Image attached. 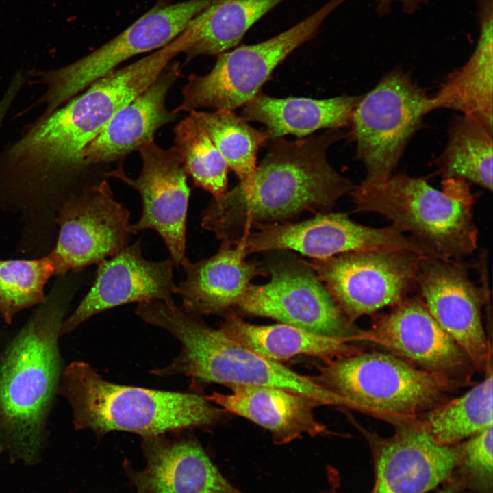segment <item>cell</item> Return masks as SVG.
Returning <instances> with one entry per match:
<instances>
[{"mask_svg": "<svg viewBox=\"0 0 493 493\" xmlns=\"http://www.w3.org/2000/svg\"><path fill=\"white\" fill-rule=\"evenodd\" d=\"M283 0H214L177 37L186 62L236 47L248 30Z\"/></svg>", "mask_w": 493, "mask_h": 493, "instance_id": "cell-27", "label": "cell"}, {"mask_svg": "<svg viewBox=\"0 0 493 493\" xmlns=\"http://www.w3.org/2000/svg\"><path fill=\"white\" fill-rule=\"evenodd\" d=\"M422 257L408 251L377 250L308 262L343 313L355 323L408 297L416 288Z\"/></svg>", "mask_w": 493, "mask_h": 493, "instance_id": "cell-11", "label": "cell"}, {"mask_svg": "<svg viewBox=\"0 0 493 493\" xmlns=\"http://www.w3.org/2000/svg\"><path fill=\"white\" fill-rule=\"evenodd\" d=\"M244 247L222 244L213 256L183 266L186 278L177 286L183 307L201 316L220 314L234 307L256 276H266L264 266L246 262Z\"/></svg>", "mask_w": 493, "mask_h": 493, "instance_id": "cell-23", "label": "cell"}, {"mask_svg": "<svg viewBox=\"0 0 493 493\" xmlns=\"http://www.w3.org/2000/svg\"><path fill=\"white\" fill-rule=\"evenodd\" d=\"M428 0H375L376 10L380 14L388 13L394 3H400L402 10L406 14H412Z\"/></svg>", "mask_w": 493, "mask_h": 493, "instance_id": "cell-34", "label": "cell"}, {"mask_svg": "<svg viewBox=\"0 0 493 493\" xmlns=\"http://www.w3.org/2000/svg\"><path fill=\"white\" fill-rule=\"evenodd\" d=\"M151 321L181 345L179 353L169 364L151 371L155 375H186L191 378L190 388L194 390H201L204 383L277 388L310 397L323 405L349 408L346 401L325 389L314 377L240 345L183 306L160 304Z\"/></svg>", "mask_w": 493, "mask_h": 493, "instance_id": "cell-4", "label": "cell"}, {"mask_svg": "<svg viewBox=\"0 0 493 493\" xmlns=\"http://www.w3.org/2000/svg\"><path fill=\"white\" fill-rule=\"evenodd\" d=\"M347 0H331L285 31L265 41L241 45L217 55L206 75L191 74L181 88L177 114L201 108L233 110L260 92L275 68L293 51L312 39L324 20Z\"/></svg>", "mask_w": 493, "mask_h": 493, "instance_id": "cell-8", "label": "cell"}, {"mask_svg": "<svg viewBox=\"0 0 493 493\" xmlns=\"http://www.w3.org/2000/svg\"><path fill=\"white\" fill-rule=\"evenodd\" d=\"M137 151L142 165L136 179L128 177L122 166L105 176L121 180L140 194L142 212L138 221L131 225L132 234L155 230L166 244L174 265L183 266L188 260L186 232L190 188L182 160L174 146L163 149L153 140Z\"/></svg>", "mask_w": 493, "mask_h": 493, "instance_id": "cell-16", "label": "cell"}, {"mask_svg": "<svg viewBox=\"0 0 493 493\" xmlns=\"http://www.w3.org/2000/svg\"><path fill=\"white\" fill-rule=\"evenodd\" d=\"M431 112V96L409 72L396 67L362 98L349 123L355 159L366 170V183L389 179L412 137Z\"/></svg>", "mask_w": 493, "mask_h": 493, "instance_id": "cell-7", "label": "cell"}, {"mask_svg": "<svg viewBox=\"0 0 493 493\" xmlns=\"http://www.w3.org/2000/svg\"><path fill=\"white\" fill-rule=\"evenodd\" d=\"M189 114L203 127L240 181L253 174L257 152L268 142L265 131L254 129L233 110H192Z\"/></svg>", "mask_w": 493, "mask_h": 493, "instance_id": "cell-30", "label": "cell"}, {"mask_svg": "<svg viewBox=\"0 0 493 493\" xmlns=\"http://www.w3.org/2000/svg\"><path fill=\"white\" fill-rule=\"evenodd\" d=\"M477 18L479 34L474 51L431 96V111L453 110L493 129V15L485 12Z\"/></svg>", "mask_w": 493, "mask_h": 493, "instance_id": "cell-25", "label": "cell"}, {"mask_svg": "<svg viewBox=\"0 0 493 493\" xmlns=\"http://www.w3.org/2000/svg\"><path fill=\"white\" fill-rule=\"evenodd\" d=\"M438 493H453V490L451 489H447V490H442Z\"/></svg>", "mask_w": 493, "mask_h": 493, "instance_id": "cell-35", "label": "cell"}, {"mask_svg": "<svg viewBox=\"0 0 493 493\" xmlns=\"http://www.w3.org/2000/svg\"><path fill=\"white\" fill-rule=\"evenodd\" d=\"M214 0L158 3L121 34L91 53L64 67L39 73L46 85L41 118L49 115L93 82L130 58L159 49L177 37Z\"/></svg>", "mask_w": 493, "mask_h": 493, "instance_id": "cell-10", "label": "cell"}, {"mask_svg": "<svg viewBox=\"0 0 493 493\" xmlns=\"http://www.w3.org/2000/svg\"><path fill=\"white\" fill-rule=\"evenodd\" d=\"M429 179L403 171L382 182L362 181L349 194L357 211L382 215L438 257L460 260L478 242L470 184L443 179L438 190Z\"/></svg>", "mask_w": 493, "mask_h": 493, "instance_id": "cell-5", "label": "cell"}, {"mask_svg": "<svg viewBox=\"0 0 493 493\" xmlns=\"http://www.w3.org/2000/svg\"><path fill=\"white\" fill-rule=\"evenodd\" d=\"M484 379L463 395L412 420L438 444L453 446L492 426V363Z\"/></svg>", "mask_w": 493, "mask_h": 493, "instance_id": "cell-29", "label": "cell"}, {"mask_svg": "<svg viewBox=\"0 0 493 493\" xmlns=\"http://www.w3.org/2000/svg\"><path fill=\"white\" fill-rule=\"evenodd\" d=\"M173 133L174 147L195 186L211 193L213 198L225 194L229 167L200 123L189 114Z\"/></svg>", "mask_w": 493, "mask_h": 493, "instance_id": "cell-31", "label": "cell"}, {"mask_svg": "<svg viewBox=\"0 0 493 493\" xmlns=\"http://www.w3.org/2000/svg\"><path fill=\"white\" fill-rule=\"evenodd\" d=\"M97 264L96 277L88 293L61 326L68 334L92 316L118 305L160 301L175 305L172 260L149 261L142 253L141 242L127 246Z\"/></svg>", "mask_w": 493, "mask_h": 493, "instance_id": "cell-19", "label": "cell"}, {"mask_svg": "<svg viewBox=\"0 0 493 493\" xmlns=\"http://www.w3.org/2000/svg\"><path fill=\"white\" fill-rule=\"evenodd\" d=\"M56 275L51 253L36 260H0V315L10 324L21 310L45 301V286Z\"/></svg>", "mask_w": 493, "mask_h": 493, "instance_id": "cell-32", "label": "cell"}, {"mask_svg": "<svg viewBox=\"0 0 493 493\" xmlns=\"http://www.w3.org/2000/svg\"><path fill=\"white\" fill-rule=\"evenodd\" d=\"M190 431L142 438L144 467L136 470L127 461L123 464L137 493H242L221 475Z\"/></svg>", "mask_w": 493, "mask_h": 493, "instance_id": "cell-20", "label": "cell"}, {"mask_svg": "<svg viewBox=\"0 0 493 493\" xmlns=\"http://www.w3.org/2000/svg\"><path fill=\"white\" fill-rule=\"evenodd\" d=\"M268 252L263 266L270 280L250 283L234 307L247 315L356 342L361 329L343 313L309 262L286 250Z\"/></svg>", "mask_w": 493, "mask_h": 493, "instance_id": "cell-9", "label": "cell"}, {"mask_svg": "<svg viewBox=\"0 0 493 493\" xmlns=\"http://www.w3.org/2000/svg\"><path fill=\"white\" fill-rule=\"evenodd\" d=\"M357 341L389 350L414 366L444 377L459 385L470 383L476 370L466 354L438 325L419 298L407 297L368 329L360 330Z\"/></svg>", "mask_w": 493, "mask_h": 493, "instance_id": "cell-17", "label": "cell"}, {"mask_svg": "<svg viewBox=\"0 0 493 493\" xmlns=\"http://www.w3.org/2000/svg\"><path fill=\"white\" fill-rule=\"evenodd\" d=\"M393 425L395 433L383 438L362 427L375 466L371 493H425L448 480L461 459L459 444H438L412 420Z\"/></svg>", "mask_w": 493, "mask_h": 493, "instance_id": "cell-18", "label": "cell"}, {"mask_svg": "<svg viewBox=\"0 0 493 493\" xmlns=\"http://www.w3.org/2000/svg\"><path fill=\"white\" fill-rule=\"evenodd\" d=\"M479 288L460 260L422 256L416 290L427 309L466 354L476 370L492 363V347L485 332L482 307L489 299L488 281Z\"/></svg>", "mask_w": 493, "mask_h": 493, "instance_id": "cell-14", "label": "cell"}, {"mask_svg": "<svg viewBox=\"0 0 493 493\" xmlns=\"http://www.w3.org/2000/svg\"><path fill=\"white\" fill-rule=\"evenodd\" d=\"M318 367L314 379L346 401L351 409L392 425L443 404L462 387L392 353L361 351Z\"/></svg>", "mask_w": 493, "mask_h": 493, "instance_id": "cell-6", "label": "cell"}, {"mask_svg": "<svg viewBox=\"0 0 493 493\" xmlns=\"http://www.w3.org/2000/svg\"><path fill=\"white\" fill-rule=\"evenodd\" d=\"M181 74L179 62L170 63L142 92L118 111L82 152L84 164L118 160L153 140L156 131L174 121L166 107L171 86Z\"/></svg>", "mask_w": 493, "mask_h": 493, "instance_id": "cell-22", "label": "cell"}, {"mask_svg": "<svg viewBox=\"0 0 493 493\" xmlns=\"http://www.w3.org/2000/svg\"><path fill=\"white\" fill-rule=\"evenodd\" d=\"M179 54L170 42L156 51L93 82L49 117L51 136L69 157L79 159L88 144L114 114L147 89Z\"/></svg>", "mask_w": 493, "mask_h": 493, "instance_id": "cell-12", "label": "cell"}, {"mask_svg": "<svg viewBox=\"0 0 493 493\" xmlns=\"http://www.w3.org/2000/svg\"><path fill=\"white\" fill-rule=\"evenodd\" d=\"M346 136L331 129L294 141H268L266 154L253 174L210 201L202 227L222 244L234 246L251 231L288 223L304 212H331L337 201L355 187L327 158L330 147Z\"/></svg>", "mask_w": 493, "mask_h": 493, "instance_id": "cell-1", "label": "cell"}, {"mask_svg": "<svg viewBox=\"0 0 493 493\" xmlns=\"http://www.w3.org/2000/svg\"><path fill=\"white\" fill-rule=\"evenodd\" d=\"M66 303L45 299L0 359V452L32 464L42 448L62 368Z\"/></svg>", "mask_w": 493, "mask_h": 493, "instance_id": "cell-2", "label": "cell"}, {"mask_svg": "<svg viewBox=\"0 0 493 493\" xmlns=\"http://www.w3.org/2000/svg\"><path fill=\"white\" fill-rule=\"evenodd\" d=\"M239 244L248 255L286 250L315 260L349 252L377 250H403L422 256L432 255L427 246L392 225L369 227L354 222L346 213L331 212L318 213L301 222L261 227L249 233Z\"/></svg>", "mask_w": 493, "mask_h": 493, "instance_id": "cell-13", "label": "cell"}, {"mask_svg": "<svg viewBox=\"0 0 493 493\" xmlns=\"http://www.w3.org/2000/svg\"><path fill=\"white\" fill-rule=\"evenodd\" d=\"M448 142L432 164L443 179H458L492 191L493 129L477 119L455 114Z\"/></svg>", "mask_w": 493, "mask_h": 493, "instance_id": "cell-28", "label": "cell"}, {"mask_svg": "<svg viewBox=\"0 0 493 493\" xmlns=\"http://www.w3.org/2000/svg\"><path fill=\"white\" fill-rule=\"evenodd\" d=\"M362 96L342 95L325 99L277 98L260 92L242 106L241 116L247 121L263 123L268 141L288 134L304 138L320 129L349 127Z\"/></svg>", "mask_w": 493, "mask_h": 493, "instance_id": "cell-24", "label": "cell"}, {"mask_svg": "<svg viewBox=\"0 0 493 493\" xmlns=\"http://www.w3.org/2000/svg\"><path fill=\"white\" fill-rule=\"evenodd\" d=\"M57 394L68 402L76 430L98 438L126 431L142 438L194 429H209L229 413L201 390L175 392L119 385L103 379L88 363L74 361L62 372Z\"/></svg>", "mask_w": 493, "mask_h": 493, "instance_id": "cell-3", "label": "cell"}, {"mask_svg": "<svg viewBox=\"0 0 493 493\" xmlns=\"http://www.w3.org/2000/svg\"><path fill=\"white\" fill-rule=\"evenodd\" d=\"M220 329L240 345L278 362L305 355L326 362L362 351L345 338L317 334L284 323L253 325L233 312L224 314Z\"/></svg>", "mask_w": 493, "mask_h": 493, "instance_id": "cell-26", "label": "cell"}, {"mask_svg": "<svg viewBox=\"0 0 493 493\" xmlns=\"http://www.w3.org/2000/svg\"><path fill=\"white\" fill-rule=\"evenodd\" d=\"M231 394L212 392L205 395L210 403L267 429L276 444H285L303 437L328 435L332 433L316 420L314 410L323 405L318 401L283 389L231 385Z\"/></svg>", "mask_w": 493, "mask_h": 493, "instance_id": "cell-21", "label": "cell"}, {"mask_svg": "<svg viewBox=\"0 0 493 493\" xmlns=\"http://www.w3.org/2000/svg\"><path fill=\"white\" fill-rule=\"evenodd\" d=\"M492 428L489 427L459 443L462 466L472 481L481 489L492 485Z\"/></svg>", "mask_w": 493, "mask_h": 493, "instance_id": "cell-33", "label": "cell"}, {"mask_svg": "<svg viewBox=\"0 0 493 493\" xmlns=\"http://www.w3.org/2000/svg\"><path fill=\"white\" fill-rule=\"evenodd\" d=\"M129 215L105 181L71 194L60 207L58 238L51 252L56 275L98 264L128 246Z\"/></svg>", "mask_w": 493, "mask_h": 493, "instance_id": "cell-15", "label": "cell"}]
</instances>
